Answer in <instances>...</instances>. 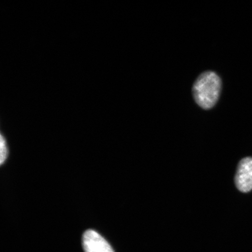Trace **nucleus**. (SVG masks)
I'll return each mask as SVG.
<instances>
[{
	"mask_svg": "<svg viewBox=\"0 0 252 252\" xmlns=\"http://www.w3.org/2000/svg\"><path fill=\"white\" fill-rule=\"evenodd\" d=\"M83 245L86 252H114L108 242L92 229L87 230L84 233Z\"/></svg>",
	"mask_w": 252,
	"mask_h": 252,
	"instance_id": "3",
	"label": "nucleus"
},
{
	"mask_svg": "<svg viewBox=\"0 0 252 252\" xmlns=\"http://www.w3.org/2000/svg\"><path fill=\"white\" fill-rule=\"evenodd\" d=\"M235 181L239 191L248 193L252 190V158H245L239 162Z\"/></svg>",
	"mask_w": 252,
	"mask_h": 252,
	"instance_id": "2",
	"label": "nucleus"
},
{
	"mask_svg": "<svg viewBox=\"0 0 252 252\" xmlns=\"http://www.w3.org/2000/svg\"><path fill=\"white\" fill-rule=\"evenodd\" d=\"M0 154H1V156H0V163L2 165L7 159L8 155L7 144H6L5 138L2 135H1V138H0Z\"/></svg>",
	"mask_w": 252,
	"mask_h": 252,
	"instance_id": "4",
	"label": "nucleus"
},
{
	"mask_svg": "<svg viewBox=\"0 0 252 252\" xmlns=\"http://www.w3.org/2000/svg\"><path fill=\"white\" fill-rule=\"evenodd\" d=\"M222 83L216 72H203L194 82L192 89L195 101L205 110L212 109L219 99Z\"/></svg>",
	"mask_w": 252,
	"mask_h": 252,
	"instance_id": "1",
	"label": "nucleus"
}]
</instances>
